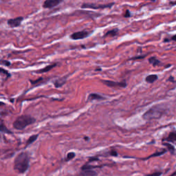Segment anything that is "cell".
<instances>
[{"label":"cell","instance_id":"obj_1","mask_svg":"<svg viewBox=\"0 0 176 176\" xmlns=\"http://www.w3.org/2000/svg\"><path fill=\"white\" fill-rule=\"evenodd\" d=\"M30 165V160L28 153L21 152L15 158L14 169L19 173H24L27 171Z\"/></svg>","mask_w":176,"mask_h":176},{"label":"cell","instance_id":"obj_2","mask_svg":"<svg viewBox=\"0 0 176 176\" xmlns=\"http://www.w3.org/2000/svg\"><path fill=\"white\" fill-rule=\"evenodd\" d=\"M164 113H165L164 107L161 105H156L155 106H153L149 109H148L142 115V118L145 121L159 119L163 116Z\"/></svg>","mask_w":176,"mask_h":176},{"label":"cell","instance_id":"obj_3","mask_svg":"<svg viewBox=\"0 0 176 176\" xmlns=\"http://www.w3.org/2000/svg\"><path fill=\"white\" fill-rule=\"evenodd\" d=\"M36 119L28 115H21L17 118L13 123V127L17 130H23L30 125L34 124Z\"/></svg>","mask_w":176,"mask_h":176},{"label":"cell","instance_id":"obj_4","mask_svg":"<svg viewBox=\"0 0 176 176\" xmlns=\"http://www.w3.org/2000/svg\"><path fill=\"white\" fill-rule=\"evenodd\" d=\"M114 3H110L108 4H104V5H97L95 4H87L85 3L81 6L82 9H107V8H111Z\"/></svg>","mask_w":176,"mask_h":176},{"label":"cell","instance_id":"obj_5","mask_svg":"<svg viewBox=\"0 0 176 176\" xmlns=\"http://www.w3.org/2000/svg\"><path fill=\"white\" fill-rule=\"evenodd\" d=\"M96 167H93V166L88 165V164H84L83 167H82L81 170V175L83 176H95L96 175V172L92 170L94 168H96Z\"/></svg>","mask_w":176,"mask_h":176},{"label":"cell","instance_id":"obj_6","mask_svg":"<svg viewBox=\"0 0 176 176\" xmlns=\"http://www.w3.org/2000/svg\"><path fill=\"white\" fill-rule=\"evenodd\" d=\"M90 34V32L87 30H82L79 32H76L72 33L70 35V39L73 40H79V39H83L87 38Z\"/></svg>","mask_w":176,"mask_h":176},{"label":"cell","instance_id":"obj_7","mask_svg":"<svg viewBox=\"0 0 176 176\" xmlns=\"http://www.w3.org/2000/svg\"><path fill=\"white\" fill-rule=\"evenodd\" d=\"M101 82L110 88H126L127 87V83L125 81L114 82L107 80H101Z\"/></svg>","mask_w":176,"mask_h":176},{"label":"cell","instance_id":"obj_8","mask_svg":"<svg viewBox=\"0 0 176 176\" xmlns=\"http://www.w3.org/2000/svg\"><path fill=\"white\" fill-rule=\"evenodd\" d=\"M24 20V17H18L14 19H10L8 20L7 24L11 28H16L19 26L22 23Z\"/></svg>","mask_w":176,"mask_h":176},{"label":"cell","instance_id":"obj_9","mask_svg":"<svg viewBox=\"0 0 176 176\" xmlns=\"http://www.w3.org/2000/svg\"><path fill=\"white\" fill-rule=\"evenodd\" d=\"M62 1L63 0H45L43 5V7L44 9H52L60 4Z\"/></svg>","mask_w":176,"mask_h":176},{"label":"cell","instance_id":"obj_10","mask_svg":"<svg viewBox=\"0 0 176 176\" xmlns=\"http://www.w3.org/2000/svg\"><path fill=\"white\" fill-rule=\"evenodd\" d=\"M67 77V76H66L62 77V78H59V79L56 80L54 82V85H55V88H59L63 86L64 84L66 83Z\"/></svg>","mask_w":176,"mask_h":176},{"label":"cell","instance_id":"obj_11","mask_svg":"<svg viewBox=\"0 0 176 176\" xmlns=\"http://www.w3.org/2000/svg\"><path fill=\"white\" fill-rule=\"evenodd\" d=\"M105 99L104 97H103L101 95L98 94L96 93H92L90 94L88 96V101H94V100H96V101H99V100H103Z\"/></svg>","mask_w":176,"mask_h":176},{"label":"cell","instance_id":"obj_12","mask_svg":"<svg viewBox=\"0 0 176 176\" xmlns=\"http://www.w3.org/2000/svg\"><path fill=\"white\" fill-rule=\"evenodd\" d=\"M57 65V63H53V64H50V65H47L46 67H44V68L42 69V70H39V71H37V73H45V72H47L49 71H50L52 69H53L54 67H55Z\"/></svg>","mask_w":176,"mask_h":176},{"label":"cell","instance_id":"obj_13","mask_svg":"<svg viewBox=\"0 0 176 176\" xmlns=\"http://www.w3.org/2000/svg\"><path fill=\"white\" fill-rule=\"evenodd\" d=\"M158 76L156 74H151V75H149L147 76V77H146L145 78V80L147 83H153L154 82H155L156 80L158 79Z\"/></svg>","mask_w":176,"mask_h":176},{"label":"cell","instance_id":"obj_14","mask_svg":"<svg viewBox=\"0 0 176 176\" xmlns=\"http://www.w3.org/2000/svg\"><path fill=\"white\" fill-rule=\"evenodd\" d=\"M0 131H1V132L6 133V134H12V132H11L9 129H7V127H6V125H4V122L1 121V120H0Z\"/></svg>","mask_w":176,"mask_h":176},{"label":"cell","instance_id":"obj_15","mask_svg":"<svg viewBox=\"0 0 176 176\" xmlns=\"http://www.w3.org/2000/svg\"><path fill=\"white\" fill-rule=\"evenodd\" d=\"M165 140L168 141V142H173L176 141V132H171L169 134Z\"/></svg>","mask_w":176,"mask_h":176},{"label":"cell","instance_id":"obj_16","mask_svg":"<svg viewBox=\"0 0 176 176\" xmlns=\"http://www.w3.org/2000/svg\"><path fill=\"white\" fill-rule=\"evenodd\" d=\"M149 62L154 67L158 66V65H160L161 64V62L158 59H156V57H151L149 59Z\"/></svg>","mask_w":176,"mask_h":176},{"label":"cell","instance_id":"obj_17","mask_svg":"<svg viewBox=\"0 0 176 176\" xmlns=\"http://www.w3.org/2000/svg\"><path fill=\"white\" fill-rule=\"evenodd\" d=\"M37 137H38V135H33V136H30V137L28 138V140H27V142H26V147H28V146L30 145V144H32L33 142H34V141L37 139Z\"/></svg>","mask_w":176,"mask_h":176},{"label":"cell","instance_id":"obj_18","mask_svg":"<svg viewBox=\"0 0 176 176\" xmlns=\"http://www.w3.org/2000/svg\"><path fill=\"white\" fill-rule=\"evenodd\" d=\"M163 144L164 146H165L167 148L168 150L170 151L171 154H173L174 153H175V147H174L173 146L172 144H171V143H167V142L165 143V142H164V143H163Z\"/></svg>","mask_w":176,"mask_h":176},{"label":"cell","instance_id":"obj_19","mask_svg":"<svg viewBox=\"0 0 176 176\" xmlns=\"http://www.w3.org/2000/svg\"><path fill=\"white\" fill-rule=\"evenodd\" d=\"M118 29H113L111 30L108 31L105 34V37H107V36H111V37H114L118 34Z\"/></svg>","mask_w":176,"mask_h":176},{"label":"cell","instance_id":"obj_20","mask_svg":"<svg viewBox=\"0 0 176 176\" xmlns=\"http://www.w3.org/2000/svg\"><path fill=\"white\" fill-rule=\"evenodd\" d=\"M166 151H167V150H166V149H163V150L160 151V152L155 153V154H153V155H151V156H149V157L147 158H146V159H149V158H152V157H156V156H162V155H163L164 153H166Z\"/></svg>","mask_w":176,"mask_h":176},{"label":"cell","instance_id":"obj_21","mask_svg":"<svg viewBox=\"0 0 176 176\" xmlns=\"http://www.w3.org/2000/svg\"><path fill=\"white\" fill-rule=\"evenodd\" d=\"M44 80V78H42V77H40V78H39L37 80H30V82L32 84V85H37L39 83H42V82Z\"/></svg>","mask_w":176,"mask_h":176},{"label":"cell","instance_id":"obj_22","mask_svg":"<svg viewBox=\"0 0 176 176\" xmlns=\"http://www.w3.org/2000/svg\"><path fill=\"white\" fill-rule=\"evenodd\" d=\"M0 73L3 74H6V76H7V78H9V77H11V74H10L9 72L7 71V70H4V69H3V68H1V67H0Z\"/></svg>","mask_w":176,"mask_h":176},{"label":"cell","instance_id":"obj_23","mask_svg":"<svg viewBox=\"0 0 176 176\" xmlns=\"http://www.w3.org/2000/svg\"><path fill=\"white\" fill-rule=\"evenodd\" d=\"M75 157V153L74 152H70L67 154V158H66V160H70L73 159Z\"/></svg>","mask_w":176,"mask_h":176},{"label":"cell","instance_id":"obj_24","mask_svg":"<svg viewBox=\"0 0 176 176\" xmlns=\"http://www.w3.org/2000/svg\"><path fill=\"white\" fill-rule=\"evenodd\" d=\"M0 64L1 65H6V66H11V63L9 61H6V60H0Z\"/></svg>","mask_w":176,"mask_h":176},{"label":"cell","instance_id":"obj_25","mask_svg":"<svg viewBox=\"0 0 176 176\" xmlns=\"http://www.w3.org/2000/svg\"><path fill=\"white\" fill-rule=\"evenodd\" d=\"M162 174V172L156 171V172L153 173H151V174H149V175H147V176H160Z\"/></svg>","mask_w":176,"mask_h":176},{"label":"cell","instance_id":"obj_26","mask_svg":"<svg viewBox=\"0 0 176 176\" xmlns=\"http://www.w3.org/2000/svg\"><path fill=\"white\" fill-rule=\"evenodd\" d=\"M131 16V14H130V11L129 10H127L125 15V17H129Z\"/></svg>","mask_w":176,"mask_h":176},{"label":"cell","instance_id":"obj_27","mask_svg":"<svg viewBox=\"0 0 176 176\" xmlns=\"http://www.w3.org/2000/svg\"><path fill=\"white\" fill-rule=\"evenodd\" d=\"M146 55H143V56H140V57H134V58H132L131 59H133V60H135V59H144V57H145Z\"/></svg>","mask_w":176,"mask_h":176},{"label":"cell","instance_id":"obj_28","mask_svg":"<svg viewBox=\"0 0 176 176\" xmlns=\"http://www.w3.org/2000/svg\"><path fill=\"white\" fill-rule=\"evenodd\" d=\"M111 155L113 156H117V152L116 151H112L111 152Z\"/></svg>","mask_w":176,"mask_h":176},{"label":"cell","instance_id":"obj_29","mask_svg":"<svg viewBox=\"0 0 176 176\" xmlns=\"http://www.w3.org/2000/svg\"><path fill=\"white\" fill-rule=\"evenodd\" d=\"M170 40H173V41H175V42H176V34L175 35L173 36V37L170 39Z\"/></svg>","mask_w":176,"mask_h":176},{"label":"cell","instance_id":"obj_30","mask_svg":"<svg viewBox=\"0 0 176 176\" xmlns=\"http://www.w3.org/2000/svg\"><path fill=\"white\" fill-rule=\"evenodd\" d=\"M170 4H171V5H173V6H174V5H176V1H171V2H170Z\"/></svg>","mask_w":176,"mask_h":176},{"label":"cell","instance_id":"obj_31","mask_svg":"<svg viewBox=\"0 0 176 176\" xmlns=\"http://www.w3.org/2000/svg\"><path fill=\"white\" fill-rule=\"evenodd\" d=\"M176 175V171H175V172H173V173L171 174V175L170 176H175Z\"/></svg>","mask_w":176,"mask_h":176},{"label":"cell","instance_id":"obj_32","mask_svg":"<svg viewBox=\"0 0 176 176\" xmlns=\"http://www.w3.org/2000/svg\"><path fill=\"white\" fill-rule=\"evenodd\" d=\"M5 104L3 102H0V106H2V105H4Z\"/></svg>","mask_w":176,"mask_h":176},{"label":"cell","instance_id":"obj_33","mask_svg":"<svg viewBox=\"0 0 176 176\" xmlns=\"http://www.w3.org/2000/svg\"><path fill=\"white\" fill-rule=\"evenodd\" d=\"M96 71H97V70H99V71H101V67H98V68L96 69Z\"/></svg>","mask_w":176,"mask_h":176},{"label":"cell","instance_id":"obj_34","mask_svg":"<svg viewBox=\"0 0 176 176\" xmlns=\"http://www.w3.org/2000/svg\"><path fill=\"white\" fill-rule=\"evenodd\" d=\"M150 1H155L156 0H150Z\"/></svg>","mask_w":176,"mask_h":176}]
</instances>
